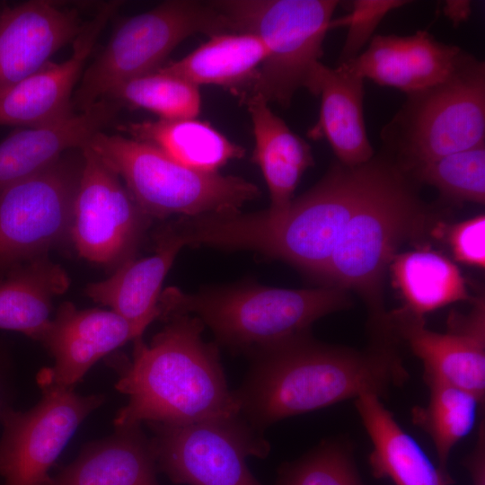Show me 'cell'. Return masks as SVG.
I'll return each mask as SVG.
<instances>
[{"instance_id":"44dd1931","label":"cell","mask_w":485,"mask_h":485,"mask_svg":"<svg viewBox=\"0 0 485 485\" xmlns=\"http://www.w3.org/2000/svg\"><path fill=\"white\" fill-rule=\"evenodd\" d=\"M140 425L115 427L110 436L84 445L48 485H160L152 440Z\"/></svg>"},{"instance_id":"7c38bea8","label":"cell","mask_w":485,"mask_h":485,"mask_svg":"<svg viewBox=\"0 0 485 485\" xmlns=\"http://www.w3.org/2000/svg\"><path fill=\"white\" fill-rule=\"evenodd\" d=\"M40 401L25 411L0 412V476L4 485H48L49 470L79 425L104 401L101 394L38 384Z\"/></svg>"},{"instance_id":"603a6c76","label":"cell","mask_w":485,"mask_h":485,"mask_svg":"<svg viewBox=\"0 0 485 485\" xmlns=\"http://www.w3.org/2000/svg\"><path fill=\"white\" fill-rule=\"evenodd\" d=\"M251 116L254 150L252 162L260 169L269 189L272 213L285 211L304 172L313 165L310 145L293 132L258 95L241 101Z\"/></svg>"},{"instance_id":"1f68e13d","label":"cell","mask_w":485,"mask_h":485,"mask_svg":"<svg viewBox=\"0 0 485 485\" xmlns=\"http://www.w3.org/2000/svg\"><path fill=\"white\" fill-rule=\"evenodd\" d=\"M276 485L364 484L348 448L340 443L328 441L300 459L283 464Z\"/></svg>"},{"instance_id":"7402d4cb","label":"cell","mask_w":485,"mask_h":485,"mask_svg":"<svg viewBox=\"0 0 485 485\" xmlns=\"http://www.w3.org/2000/svg\"><path fill=\"white\" fill-rule=\"evenodd\" d=\"M356 409L370 438L372 474L395 485H453L448 471L436 466L420 445L396 421L381 396L366 392L355 398Z\"/></svg>"},{"instance_id":"5b68a950","label":"cell","mask_w":485,"mask_h":485,"mask_svg":"<svg viewBox=\"0 0 485 485\" xmlns=\"http://www.w3.org/2000/svg\"><path fill=\"white\" fill-rule=\"evenodd\" d=\"M159 305L162 320L194 315L220 343L253 354L308 333L315 321L348 308L351 300L347 290L334 286L287 289L249 283L192 294L169 287Z\"/></svg>"},{"instance_id":"8fae6325","label":"cell","mask_w":485,"mask_h":485,"mask_svg":"<svg viewBox=\"0 0 485 485\" xmlns=\"http://www.w3.org/2000/svg\"><path fill=\"white\" fill-rule=\"evenodd\" d=\"M159 472L184 485H263L246 458H263L269 445L240 415L187 425L146 423Z\"/></svg>"},{"instance_id":"8d00e7d4","label":"cell","mask_w":485,"mask_h":485,"mask_svg":"<svg viewBox=\"0 0 485 485\" xmlns=\"http://www.w3.org/2000/svg\"><path fill=\"white\" fill-rule=\"evenodd\" d=\"M445 14L454 25L466 21L471 13L469 1H447L445 6Z\"/></svg>"},{"instance_id":"3957f363","label":"cell","mask_w":485,"mask_h":485,"mask_svg":"<svg viewBox=\"0 0 485 485\" xmlns=\"http://www.w3.org/2000/svg\"><path fill=\"white\" fill-rule=\"evenodd\" d=\"M149 344L134 340L132 358L114 362L115 387L128 402L115 427L141 423L187 425L240 416L217 347L202 339L204 323L190 314H172Z\"/></svg>"},{"instance_id":"9c48e42d","label":"cell","mask_w":485,"mask_h":485,"mask_svg":"<svg viewBox=\"0 0 485 485\" xmlns=\"http://www.w3.org/2000/svg\"><path fill=\"white\" fill-rule=\"evenodd\" d=\"M225 31H229L226 22L211 2L169 0L123 20L82 74L74 109L84 111L121 84L157 71L191 35Z\"/></svg>"},{"instance_id":"d590c367","label":"cell","mask_w":485,"mask_h":485,"mask_svg":"<svg viewBox=\"0 0 485 485\" xmlns=\"http://www.w3.org/2000/svg\"><path fill=\"white\" fill-rule=\"evenodd\" d=\"M10 361L4 347L0 343V412L10 406Z\"/></svg>"},{"instance_id":"d6986e66","label":"cell","mask_w":485,"mask_h":485,"mask_svg":"<svg viewBox=\"0 0 485 485\" xmlns=\"http://www.w3.org/2000/svg\"><path fill=\"white\" fill-rule=\"evenodd\" d=\"M121 108L117 101L103 98L63 122L15 129L0 143V192L49 165L66 152L85 146Z\"/></svg>"},{"instance_id":"4dcf8cb0","label":"cell","mask_w":485,"mask_h":485,"mask_svg":"<svg viewBox=\"0 0 485 485\" xmlns=\"http://www.w3.org/2000/svg\"><path fill=\"white\" fill-rule=\"evenodd\" d=\"M409 173L435 187L444 198L484 204L485 144L425 163Z\"/></svg>"},{"instance_id":"484cf974","label":"cell","mask_w":485,"mask_h":485,"mask_svg":"<svg viewBox=\"0 0 485 485\" xmlns=\"http://www.w3.org/2000/svg\"><path fill=\"white\" fill-rule=\"evenodd\" d=\"M69 286L66 270L42 255L0 278V329L40 340L51 319L52 300Z\"/></svg>"},{"instance_id":"52a82bcc","label":"cell","mask_w":485,"mask_h":485,"mask_svg":"<svg viewBox=\"0 0 485 485\" xmlns=\"http://www.w3.org/2000/svg\"><path fill=\"white\" fill-rule=\"evenodd\" d=\"M211 3L225 18L230 31L255 34L265 44L267 57L246 97L258 95L268 103L288 107L296 91L306 87L313 67L321 62L323 41L340 2L219 0Z\"/></svg>"},{"instance_id":"4316f807","label":"cell","mask_w":485,"mask_h":485,"mask_svg":"<svg viewBox=\"0 0 485 485\" xmlns=\"http://www.w3.org/2000/svg\"><path fill=\"white\" fill-rule=\"evenodd\" d=\"M119 129L130 138L147 143L179 163L200 172H216L229 161L245 154L242 146L198 117L130 122Z\"/></svg>"},{"instance_id":"2e32d148","label":"cell","mask_w":485,"mask_h":485,"mask_svg":"<svg viewBox=\"0 0 485 485\" xmlns=\"http://www.w3.org/2000/svg\"><path fill=\"white\" fill-rule=\"evenodd\" d=\"M145 330L111 310H80L64 303L39 340L55 363L38 374L37 382L74 389L98 360Z\"/></svg>"},{"instance_id":"ffe728a7","label":"cell","mask_w":485,"mask_h":485,"mask_svg":"<svg viewBox=\"0 0 485 485\" xmlns=\"http://www.w3.org/2000/svg\"><path fill=\"white\" fill-rule=\"evenodd\" d=\"M305 89L321 98L319 119L308 137L325 139L338 162L345 166L357 167L369 162L375 152L364 119V79L338 66L331 68L319 62Z\"/></svg>"},{"instance_id":"30bf717a","label":"cell","mask_w":485,"mask_h":485,"mask_svg":"<svg viewBox=\"0 0 485 485\" xmlns=\"http://www.w3.org/2000/svg\"><path fill=\"white\" fill-rule=\"evenodd\" d=\"M83 163V148L69 150L0 192V278L70 234Z\"/></svg>"},{"instance_id":"836d02e7","label":"cell","mask_w":485,"mask_h":485,"mask_svg":"<svg viewBox=\"0 0 485 485\" xmlns=\"http://www.w3.org/2000/svg\"><path fill=\"white\" fill-rule=\"evenodd\" d=\"M443 234L455 260L483 269L485 267V215L454 224L443 225Z\"/></svg>"},{"instance_id":"5bb4252c","label":"cell","mask_w":485,"mask_h":485,"mask_svg":"<svg viewBox=\"0 0 485 485\" xmlns=\"http://www.w3.org/2000/svg\"><path fill=\"white\" fill-rule=\"evenodd\" d=\"M393 335L409 345L424 366V380L464 389L481 401L485 394V304L474 298L467 313H453L445 332L428 330L422 318L388 313Z\"/></svg>"},{"instance_id":"277c9868","label":"cell","mask_w":485,"mask_h":485,"mask_svg":"<svg viewBox=\"0 0 485 485\" xmlns=\"http://www.w3.org/2000/svg\"><path fill=\"white\" fill-rule=\"evenodd\" d=\"M372 189L350 217L321 278L347 291L357 292L370 312L375 337L391 331L383 305L384 274L406 241L422 234L428 212L417 183L385 152Z\"/></svg>"},{"instance_id":"f546056e","label":"cell","mask_w":485,"mask_h":485,"mask_svg":"<svg viewBox=\"0 0 485 485\" xmlns=\"http://www.w3.org/2000/svg\"><path fill=\"white\" fill-rule=\"evenodd\" d=\"M105 98L121 107L146 110L161 119L197 118L201 109L197 85L161 70L128 80Z\"/></svg>"},{"instance_id":"7a4b0ae2","label":"cell","mask_w":485,"mask_h":485,"mask_svg":"<svg viewBox=\"0 0 485 485\" xmlns=\"http://www.w3.org/2000/svg\"><path fill=\"white\" fill-rule=\"evenodd\" d=\"M251 356L250 372L234 393L241 416L257 431L366 392L381 396L409 377L393 342L385 340L357 350L304 333Z\"/></svg>"},{"instance_id":"ba28073f","label":"cell","mask_w":485,"mask_h":485,"mask_svg":"<svg viewBox=\"0 0 485 485\" xmlns=\"http://www.w3.org/2000/svg\"><path fill=\"white\" fill-rule=\"evenodd\" d=\"M381 131L383 151L406 172L485 144V64L475 57L450 78L407 95Z\"/></svg>"},{"instance_id":"e575fe53","label":"cell","mask_w":485,"mask_h":485,"mask_svg":"<svg viewBox=\"0 0 485 485\" xmlns=\"http://www.w3.org/2000/svg\"><path fill=\"white\" fill-rule=\"evenodd\" d=\"M473 485H485V429L484 424L480 425L476 445L466 459Z\"/></svg>"},{"instance_id":"ac0fdd59","label":"cell","mask_w":485,"mask_h":485,"mask_svg":"<svg viewBox=\"0 0 485 485\" xmlns=\"http://www.w3.org/2000/svg\"><path fill=\"white\" fill-rule=\"evenodd\" d=\"M83 23L76 10L31 0L0 11V92L47 65L73 42Z\"/></svg>"},{"instance_id":"8992f818","label":"cell","mask_w":485,"mask_h":485,"mask_svg":"<svg viewBox=\"0 0 485 485\" xmlns=\"http://www.w3.org/2000/svg\"><path fill=\"white\" fill-rule=\"evenodd\" d=\"M86 146L117 173L149 218L237 211L260 195L259 187L243 178L194 170L122 135L101 131Z\"/></svg>"},{"instance_id":"4fadbf2b","label":"cell","mask_w":485,"mask_h":485,"mask_svg":"<svg viewBox=\"0 0 485 485\" xmlns=\"http://www.w3.org/2000/svg\"><path fill=\"white\" fill-rule=\"evenodd\" d=\"M83 154L69 235L84 259L119 267L132 259L149 217L90 147L84 146Z\"/></svg>"},{"instance_id":"d6a6232c","label":"cell","mask_w":485,"mask_h":485,"mask_svg":"<svg viewBox=\"0 0 485 485\" xmlns=\"http://www.w3.org/2000/svg\"><path fill=\"white\" fill-rule=\"evenodd\" d=\"M407 4L409 1L404 0L352 1L349 13L331 22V29L348 28L338 64L348 62L358 56L362 48L372 39L374 31L384 17L393 9Z\"/></svg>"},{"instance_id":"e0dca14e","label":"cell","mask_w":485,"mask_h":485,"mask_svg":"<svg viewBox=\"0 0 485 485\" xmlns=\"http://www.w3.org/2000/svg\"><path fill=\"white\" fill-rule=\"evenodd\" d=\"M472 57L427 31H418L410 36L375 35L364 52L338 66L409 95L447 80Z\"/></svg>"},{"instance_id":"d4e9b609","label":"cell","mask_w":485,"mask_h":485,"mask_svg":"<svg viewBox=\"0 0 485 485\" xmlns=\"http://www.w3.org/2000/svg\"><path fill=\"white\" fill-rule=\"evenodd\" d=\"M267 57L263 41L245 31H225L209 36L208 40L181 59L158 70L180 76L197 85L221 86L240 101L246 97Z\"/></svg>"},{"instance_id":"9a60e30c","label":"cell","mask_w":485,"mask_h":485,"mask_svg":"<svg viewBox=\"0 0 485 485\" xmlns=\"http://www.w3.org/2000/svg\"><path fill=\"white\" fill-rule=\"evenodd\" d=\"M121 3H104L83 23L71 56L62 63L48 62L39 71L0 92V126L40 128L72 118L75 86L99 36Z\"/></svg>"},{"instance_id":"cb8c5ba5","label":"cell","mask_w":485,"mask_h":485,"mask_svg":"<svg viewBox=\"0 0 485 485\" xmlns=\"http://www.w3.org/2000/svg\"><path fill=\"white\" fill-rule=\"evenodd\" d=\"M155 234L156 250L153 255L125 261L110 278L91 283L85 289L94 302L110 307L145 329L161 318L162 285L182 249L181 244L162 230Z\"/></svg>"},{"instance_id":"6da1fadb","label":"cell","mask_w":485,"mask_h":485,"mask_svg":"<svg viewBox=\"0 0 485 485\" xmlns=\"http://www.w3.org/2000/svg\"><path fill=\"white\" fill-rule=\"evenodd\" d=\"M384 154L348 167L338 161L313 188L283 212L240 210L181 217L184 246L250 250L321 277L350 217L375 184Z\"/></svg>"},{"instance_id":"f1b7e54d","label":"cell","mask_w":485,"mask_h":485,"mask_svg":"<svg viewBox=\"0 0 485 485\" xmlns=\"http://www.w3.org/2000/svg\"><path fill=\"white\" fill-rule=\"evenodd\" d=\"M425 382L429 390L428 401L412 409V421L429 436L438 466L447 471L451 452L472 430L478 407L483 401L457 386L434 379Z\"/></svg>"},{"instance_id":"83f0119b","label":"cell","mask_w":485,"mask_h":485,"mask_svg":"<svg viewBox=\"0 0 485 485\" xmlns=\"http://www.w3.org/2000/svg\"><path fill=\"white\" fill-rule=\"evenodd\" d=\"M392 285L403 306L398 311L417 318L448 304L471 299L458 267L429 248L397 253L389 265Z\"/></svg>"}]
</instances>
